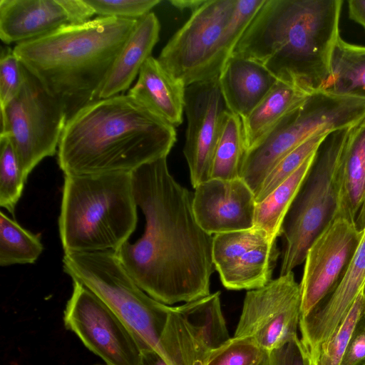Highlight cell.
Instances as JSON below:
<instances>
[{
    "mask_svg": "<svg viewBox=\"0 0 365 365\" xmlns=\"http://www.w3.org/2000/svg\"><path fill=\"white\" fill-rule=\"evenodd\" d=\"M321 91L365 98V46L339 38L333 51L331 73Z\"/></svg>",
    "mask_w": 365,
    "mask_h": 365,
    "instance_id": "cell-25",
    "label": "cell"
},
{
    "mask_svg": "<svg viewBox=\"0 0 365 365\" xmlns=\"http://www.w3.org/2000/svg\"><path fill=\"white\" fill-rule=\"evenodd\" d=\"M364 312L365 294L362 289L344 319L322 347L314 365H340L354 329Z\"/></svg>",
    "mask_w": 365,
    "mask_h": 365,
    "instance_id": "cell-30",
    "label": "cell"
},
{
    "mask_svg": "<svg viewBox=\"0 0 365 365\" xmlns=\"http://www.w3.org/2000/svg\"><path fill=\"white\" fill-rule=\"evenodd\" d=\"M267 354L252 339L233 336L210 352L205 365H259Z\"/></svg>",
    "mask_w": 365,
    "mask_h": 365,
    "instance_id": "cell-31",
    "label": "cell"
},
{
    "mask_svg": "<svg viewBox=\"0 0 365 365\" xmlns=\"http://www.w3.org/2000/svg\"><path fill=\"white\" fill-rule=\"evenodd\" d=\"M265 0H206L162 49L158 60L185 86L219 77Z\"/></svg>",
    "mask_w": 365,
    "mask_h": 365,
    "instance_id": "cell-6",
    "label": "cell"
},
{
    "mask_svg": "<svg viewBox=\"0 0 365 365\" xmlns=\"http://www.w3.org/2000/svg\"><path fill=\"white\" fill-rule=\"evenodd\" d=\"M342 4L341 0H265L233 54L260 62L279 81L311 93L321 91L340 37Z\"/></svg>",
    "mask_w": 365,
    "mask_h": 365,
    "instance_id": "cell-3",
    "label": "cell"
},
{
    "mask_svg": "<svg viewBox=\"0 0 365 365\" xmlns=\"http://www.w3.org/2000/svg\"><path fill=\"white\" fill-rule=\"evenodd\" d=\"M137 21L98 16L16 44L13 50L43 87L66 104L69 117L98 99Z\"/></svg>",
    "mask_w": 365,
    "mask_h": 365,
    "instance_id": "cell-4",
    "label": "cell"
},
{
    "mask_svg": "<svg viewBox=\"0 0 365 365\" xmlns=\"http://www.w3.org/2000/svg\"><path fill=\"white\" fill-rule=\"evenodd\" d=\"M340 365H365V312L354 329Z\"/></svg>",
    "mask_w": 365,
    "mask_h": 365,
    "instance_id": "cell-35",
    "label": "cell"
},
{
    "mask_svg": "<svg viewBox=\"0 0 365 365\" xmlns=\"http://www.w3.org/2000/svg\"><path fill=\"white\" fill-rule=\"evenodd\" d=\"M63 324L106 365H139L142 351L120 318L77 281L63 312Z\"/></svg>",
    "mask_w": 365,
    "mask_h": 365,
    "instance_id": "cell-11",
    "label": "cell"
},
{
    "mask_svg": "<svg viewBox=\"0 0 365 365\" xmlns=\"http://www.w3.org/2000/svg\"><path fill=\"white\" fill-rule=\"evenodd\" d=\"M63 268L73 281L87 287L120 318L142 351H157L171 307L146 294L115 251L64 253Z\"/></svg>",
    "mask_w": 365,
    "mask_h": 365,
    "instance_id": "cell-7",
    "label": "cell"
},
{
    "mask_svg": "<svg viewBox=\"0 0 365 365\" xmlns=\"http://www.w3.org/2000/svg\"><path fill=\"white\" fill-rule=\"evenodd\" d=\"M176 141L175 127L133 97L94 100L67 119L57 150L64 175L132 173L167 157Z\"/></svg>",
    "mask_w": 365,
    "mask_h": 365,
    "instance_id": "cell-2",
    "label": "cell"
},
{
    "mask_svg": "<svg viewBox=\"0 0 365 365\" xmlns=\"http://www.w3.org/2000/svg\"><path fill=\"white\" fill-rule=\"evenodd\" d=\"M280 255L277 241L262 229L213 235L212 260L222 285L230 290H253L265 286Z\"/></svg>",
    "mask_w": 365,
    "mask_h": 365,
    "instance_id": "cell-14",
    "label": "cell"
},
{
    "mask_svg": "<svg viewBox=\"0 0 365 365\" xmlns=\"http://www.w3.org/2000/svg\"><path fill=\"white\" fill-rule=\"evenodd\" d=\"M160 31V21L153 12L138 20L115 59L98 98L119 95L129 88L145 61L151 56L158 41Z\"/></svg>",
    "mask_w": 365,
    "mask_h": 365,
    "instance_id": "cell-21",
    "label": "cell"
},
{
    "mask_svg": "<svg viewBox=\"0 0 365 365\" xmlns=\"http://www.w3.org/2000/svg\"><path fill=\"white\" fill-rule=\"evenodd\" d=\"M259 365H268V355L267 354L264 357V359L262 360L260 364Z\"/></svg>",
    "mask_w": 365,
    "mask_h": 365,
    "instance_id": "cell-40",
    "label": "cell"
},
{
    "mask_svg": "<svg viewBox=\"0 0 365 365\" xmlns=\"http://www.w3.org/2000/svg\"><path fill=\"white\" fill-rule=\"evenodd\" d=\"M139 365H168L163 357L154 350L142 351Z\"/></svg>",
    "mask_w": 365,
    "mask_h": 365,
    "instance_id": "cell-37",
    "label": "cell"
},
{
    "mask_svg": "<svg viewBox=\"0 0 365 365\" xmlns=\"http://www.w3.org/2000/svg\"><path fill=\"white\" fill-rule=\"evenodd\" d=\"M356 225L359 231L365 229V200L356 220Z\"/></svg>",
    "mask_w": 365,
    "mask_h": 365,
    "instance_id": "cell-39",
    "label": "cell"
},
{
    "mask_svg": "<svg viewBox=\"0 0 365 365\" xmlns=\"http://www.w3.org/2000/svg\"></svg>",
    "mask_w": 365,
    "mask_h": 365,
    "instance_id": "cell-42",
    "label": "cell"
},
{
    "mask_svg": "<svg viewBox=\"0 0 365 365\" xmlns=\"http://www.w3.org/2000/svg\"><path fill=\"white\" fill-rule=\"evenodd\" d=\"M365 120V98L312 93L247 151L240 178L255 195L277 163L314 135L354 127Z\"/></svg>",
    "mask_w": 365,
    "mask_h": 365,
    "instance_id": "cell-8",
    "label": "cell"
},
{
    "mask_svg": "<svg viewBox=\"0 0 365 365\" xmlns=\"http://www.w3.org/2000/svg\"><path fill=\"white\" fill-rule=\"evenodd\" d=\"M365 283V229L351 261L334 290L314 310L300 317V341L310 362L344 319Z\"/></svg>",
    "mask_w": 365,
    "mask_h": 365,
    "instance_id": "cell-17",
    "label": "cell"
},
{
    "mask_svg": "<svg viewBox=\"0 0 365 365\" xmlns=\"http://www.w3.org/2000/svg\"><path fill=\"white\" fill-rule=\"evenodd\" d=\"M185 87L151 56L128 94L162 120L178 127L183 120Z\"/></svg>",
    "mask_w": 365,
    "mask_h": 365,
    "instance_id": "cell-20",
    "label": "cell"
},
{
    "mask_svg": "<svg viewBox=\"0 0 365 365\" xmlns=\"http://www.w3.org/2000/svg\"><path fill=\"white\" fill-rule=\"evenodd\" d=\"M362 234L356 222L335 217L311 244L299 284L300 317L309 314L336 287Z\"/></svg>",
    "mask_w": 365,
    "mask_h": 365,
    "instance_id": "cell-13",
    "label": "cell"
},
{
    "mask_svg": "<svg viewBox=\"0 0 365 365\" xmlns=\"http://www.w3.org/2000/svg\"><path fill=\"white\" fill-rule=\"evenodd\" d=\"M95 14L103 17L138 20L151 12L160 0H86Z\"/></svg>",
    "mask_w": 365,
    "mask_h": 365,
    "instance_id": "cell-33",
    "label": "cell"
},
{
    "mask_svg": "<svg viewBox=\"0 0 365 365\" xmlns=\"http://www.w3.org/2000/svg\"><path fill=\"white\" fill-rule=\"evenodd\" d=\"M26 68L8 46L0 54V106L7 105L19 93L24 81Z\"/></svg>",
    "mask_w": 365,
    "mask_h": 365,
    "instance_id": "cell-32",
    "label": "cell"
},
{
    "mask_svg": "<svg viewBox=\"0 0 365 365\" xmlns=\"http://www.w3.org/2000/svg\"><path fill=\"white\" fill-rule=\"evenodd\" d=\"M352 128L331 132L317 150L283 223L279 275L292 272L304 262L311 244L335 218L342 155Z\"/></svg>",
    "mask_w": 365,
    "mask_h": 365,
    "instance_id": "cell-9",
    "label": "cell"
},
{
    "mask_svg": "<svg viewBox=\"0 0 365 365\" xmlns=\"http://www.w3.org/2000/svg\"><path fill=\"white\" fill-rule=\"evenodd\" d=\"M348 9L349 19L365 29V0L348 1Z\"/></svg>",
    "mask_w": 365,
    "mask_h": 365,
    "instance_id": "cell-36",
    "label": "cell"
},
{
    "mask_svg": "<svg viewBox=\"0 0 365 365\" xmlns=\"http://www.w3.org/2000/svg\"><path fill=\"white\" fill-rule=\"evenodd\" d=\"M187 129L183 153L194 188L211 179L212 159L222 122L229 111L218 78L185 87Z\"/></svg>",
    "mask_w": 365,
    "mask_h": 365,
    "instance_id": "cell-15",
    "label": "cell"
},
{
    "mask_svg": "<svg viewBox=\"0 0 365 365\" xmlns=\"http://www.w3.org/2000/svg\"><path fill=\"white\" fill-rule=\"evenodd\" d=\"M131 174L145 225L136 242L127 241L115 252L123 267L146 294L166 305L209 295L213 235L195 218L193 193L172 176L167 157Z\"/></svg>",
    "mask_w": 365,
    "mask_h": 365,
    "instance_id": "cell-1",
    "label": "cell"
},
{
    "mask_svg": "<svg viewBox=\"0 0 365 365\" xmlns=\"http://www.w3.org/2000/svg\"><path fill=\"white\" fill-rule=\"evenodd\" d=\"M267 355L268 365H310L305 349L298 336L267 353Z\"/></svg>",
    "mask_w": 365,
    "mask_h": 365,
    "instance_id": "cell-34",
    "label": "cell"
},
{
    "mask_svg": "<svg viewBox=\"0 0 365 365\" xmlns=\"http://www.w3.org/2000/svg\"><path fill=\"white\" fill-rule=\"evenodd\" d=\"M246 152L242 119L228 111L224 118L215 148L211 178L231 180L240 178Z\"/></svg>",
    "mask_w": 365,
    "mask_h": 365,
    "instance_id": "cell-26",
    "label": "cell"
},
{
    "mask_svg": "<svg viewBox=\"0 0 365 365\" xmlns=\"http://www.w3.org/2000/svg\"><path fill=\"white\" fill-rule=\"evenodd\" d=\"M363 292H364V293L365 294V283H364V287H363Z\"/></svg>",
    "mask_w": 365,
    "mask_h": 365,
    "instance_id": "cell-41",
    "label": "cell"
},
{
    "mask_svg": "<svg viewBox=\"0 0 365 365\" xmlns=\"http://www.w3.org/2000/svg\"><path fill=\"white\" fill-rule=\"evenodd\" d=\"M256 205L254 192L240 178H211L193 192L195 218L211 235L254 227Z\"/></svg>",
    "mask_w": 365,
    "mask_h": 365,
    "instance_id": "cell-16",
    "label": "cell"
},
{
    "mask_svg": "<svg viewBox=\"0 0 365 365\" xmlns=\"http://www.w3.org/2000/svg\"><path fill=\"white\" fill-rule=\"evenodd\" d=\"M71 24L63 0H0V38L6 45Z\"/></svg>",
    "mask_w": 365,
    "mask_h": 365,
    "instance_id": "cell-18",
    "label": "cell"
},
{
    "mask_svg": "<svg viewBox=\"0 0 365 365\" xmlns=\"http://www.w3.org/2000/svg\"><path fill=\"white\" fill-rule=\"evenodd\" d=\"M20 165L9 138L0 135V205L14 214L25 182Z\"/></svg>",
    "mask_w": 365,
    "mask_h": 365,
    "instance_id": "cell-29",
    "label": "cell"
},
{
    "mask_svg": "<svg viewBox=\"0 0 365 365\" xmlns=\"http://www.w3.org/2000/svg\"><path fill=\"white\" fill-rule=\"evenodd\" d=\"M330 133L323 131L314 135L282 158L264 178L255 193L256 203L262 201L290 177L309 156L316 153Z\"/></svg>",
    "mask_w": 365,
    "mask_h": 365,
    "instance_id": "cell-28",
    "label": "cell"
},
{
    "mask_svg": "<svg viewBox=\"0 0 365 365\" xmlns=\"http://www.w3.org/2000/svg\"><path fill=\"white\" fill-rule=\"evenodd\" d=\"M300 286L293 272L247 291L234 336L252 339L267 353L297 336Z\"/></svg>",
    "mask_w": 365,
    "mask_h": 365,
    "instance_id": "cell-12",
    "label": "cell"
},
{
    "mask_svg": "<svg viewBox=\"0 0 365 365\" xmlns=\"http://www.w3.org/2000/svg\"><path fill=\"white\" fill-rule=\"evenodd\" d=\"M230 112L245 118L278 81L260 62L232 55L218 77Z\"/></svg>",
    "mask_w": 365,
    "mask_h": 365,
    "instance_id": "cell-19",
    "label": "cell"
},
{
    "mask_svg": "<svg viewBox=\"0 0 365 365\" xmlns=\"http://www.w3.org/2000/svg\"><path fill=\"white\" fill-rule=\"evenodd\" d=\"M365 200V120L353 127L344 149L335 217L356 222Z\"/></svg>",
    "mask_w": 365,
    "mask_h": 365,
    "instance_id": "cell-22",
    "label": "cell"
},
{
    "mask_svg": "<svg viewBox=\"0 0 365 365\" xmlns=\"http://www.w3.org/2000/svg\"><path fill=\"white\" fill-rule=\"evenodd\" d=\"M311 94L299 86L278 80L259 103L242 119L247 151Z\"/></svg>",
    "mask_w": 365,
    "mask_h": 365,
    "instance_id": "cell-23",
    "label": "cell"
},
{
    "mask_svg": "<svg viewBox=\"0 0 365 365\" xmlns=\"http://www.w3.org/2000/svg\"><path fill=\"white\" fill-rule=\"evenodd\" d=\"M43 250L38 235L22 227L16 220L0 213V265L34 263Z\"/></svg>",
    "mask_w": 365,
    "mask_h": 365,
    "instance_id": "cell-27",
    "label": "cell"
},
{
    "mask_svg": "<svg viewBox=\"0 0 365 365\" xmlns=\"http://www.w3.org/2000/svg\"><path fill=\"white\" fill-rule=\"evenodd\" d=\"M206 0H170V4L178 9L183 11L185 9L191 10L192 12L201 6Z\"/></svg>",
    "mask_w": 365,
    "mask_h": 365,
    "instance_id": "cell-38",
    "label": "cell"
},
{
    "mask_svg": "<svg viewBox=\"0 0 365 365\" xmlns=\"http://www.w3.org/2000/svg\"><path fill=\"white\" fill-rule=\"evenodd\" d=\"M317 153L309 156L262 201L257 203L254 227L265 231L271 240L277 241L282 235L284 219L312 169Z\"/></svg>",
    "mask_w": 365,
    "mask_h": 365,
    "instance_id": "cell-24",
    "label": "cell"
},
{
    "mask_svg": "<svg viewBox=\"0 0 365 365\" xmlns=\"http://www.w3.org/2000/svg\"><path fill=\"white\" fill-rule=\"evenodd\" d=\"M131 173L64 175L59 235L64 253L116 252L138 222Z\"/></svg>",
    "mask_w": 365,
    "mask_h": 365,
    "instance_id": "cell-5",
    "label": "cell"
},
{
    "mask_svg": "<svg viewBox=\"0 0 365 365\" xmlns=\"http://www.w3.org/2000/svg\"><path fill=\"white\" fill-rule=\"evenodd\" d=\"M68 118L66 104L51 95L26 68L20 91L1 107L0 135L11 140L26 180L43 159L57 153Z\"/></svg>",
    "mask_w": 365,
    "mask_h": 365,
    "instance_id": "cell-10",
    "label": "cell"
}]
</instances>
